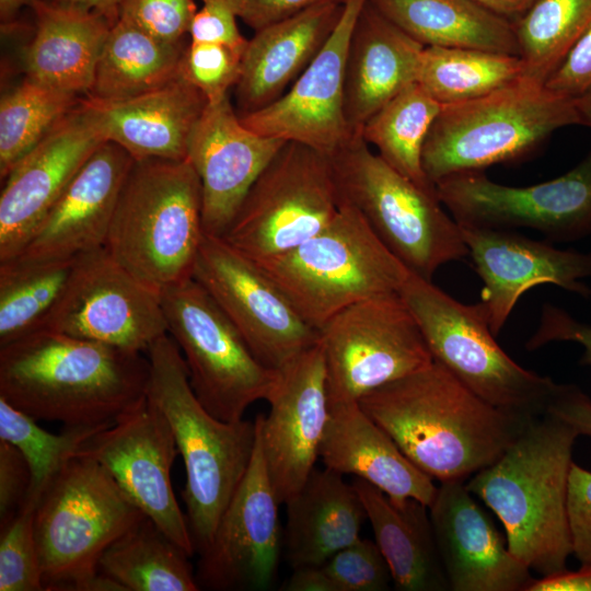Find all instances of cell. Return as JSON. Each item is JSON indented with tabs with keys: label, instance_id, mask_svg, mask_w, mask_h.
<instances>
[{
	"label": "cell",
	"instance_id": "6da1fadb",
	"mask_svg": "<svg viewBox=\"0 0 591 591\" xmlns=\"http://www.w3.org/2000/svg\"><path fill=\"white\" fill-rule=\"evenodd\" d=\"M358 403L418 468L440 483L465 482L493 464L534 419L488 404L436 360Z\"/></svg>",
	"mask_w": 591,
	"mask_h": 591
},
{
	"label": "cell",
	"instance_id": "7a4b0ae2",
	"mask_svg": "<svg viewBox=\"0 0 591 591\" xmlns=\"http://www.w3.org/2000/svg\"><path fill=\"white\" fill-rule=\"evenodd\" d=\"M148 357L48 328L0 347V397L36 420L108 427L146 396Z\"/></svg>",
	"mask_w": 591,
	"mask_h": 591
},
{
	"label": "cell",
	"instance_id": "3957f363",
	"mask_svg": "<svg viewBox=\"0 0 591 591\" xmlns=\"http://www.w3.org/2000/svg\"><path fill=\"white\" fill-rule=\"evenodd\" d=\"M578 436L545 413L499 459L465 482L502 523L511 554L541 577L566 570L572 554L567 498Z\"/></svg>",
	"mask_w": 591,
	"mask_h": 591
},
{
	"label": "cell",
	"instance_id": "277c9868",
	"mask_svg": "<svg viewBox=\"0 0 591 591\" xmlns=\"http://www.w3.org/2000/svg\"><path fill=\"white\" fill-rule=\"evenodd\" d=\"M147 357V397L165 416L183 457L182 497L195 551L200 554L248 470L256 421H223L210 414L195 395L182 352L169 334L149 348Z\"/></svg>",
	"mask_w": 591,
	"mask_h": 591
},
{
	"label": "cell",
	"instance_id": "5b68a950",
	"mask_svg": "<svg viewBox=\"0 0 591 591\" xmlns=\"http://www.w3.org/2000/svg\"><path fill=\"white\" fill-rule=\"evenodd\" d=\"M204 234L201 183L189 160L135 161L105 244L113 258L160 292L192 277Z\"/></svg>",
	"mask_w": 591,
	"mask_h": 591
},
{
	"label": "cell",
	"instance_id": "8992f818",
	"mask_svg": "<svg viewBox=\"0 0 591 591\" xmlns=\"http://www.w3.org/2000/svg\"><path fill=\"white\" fill-rule=\"evenodd\" d=\"M144 514L96 460L78 455L61 470L34 512L44 589L125 591L99 571L103 552Z\"/></svg>",
	"mask_w": 591,
	"mask_h": 591
},
{
	"label": "cell",
	"instance_id": "52a82bcc",
	"mask_svg": "<svg viewBox=\"0 0 591 591\" xmlns=\"http://www.w3.org/2000/svg\"><path fill=\"white\" fill-rule=\"evenodd\" d=\"M571 125H580L575 100L521 77L484 96L442 105L424 144V172L436 185L454 174L518 162Z\"/></svg>",
	"mask_w": 591,
	"mask_h": 591
},
{
	"label": "cell",
	"instance_id": "ba28073f",
	"mask_svg": "<svg viewBox=\"0 0 591 591\" xmlns=\"http://www.w3.org/2000/svg\"><path fill=\"white\" fill-rule=\"evenodd\" d=\"M328 157L339 202L356 208L410 273L431 280L442 265L468 256L461 227L437 193L391 167L360 134Z\"/></svg>",
	"mask_w": 591,
	"mask_h": 591
},
{
	"label": "cell",
	"instance_id": "9c48e42d",
	"mask_svg": "<svg viewBox=\"0 0 591 591\" xmlns=\"http://www.w3.org/2000/svg\"><path fill=\"white\" fill-rule=\"evenodd\" d=\"M254 263L316 331L354 303L398 292L409 274L346 202H339L336 217L315 236L286 254Z\"/></svg>",
	"mask_w": 591,
	"mask_h": 591
},
{
	"label": "cell",
	"instance_id": "30bf717a",
	"mask_svg": "<svg viewBox=\"0 0 591 591\" xmlns=\"http://www.w3.org/2000/svg\"><path fill=\"white\" fill-rule=\"evenodd\" d=\"M398 293L413 313L433 360L488 404L536 418L556 382L518 364L498 345L480 303H462L409 271Z\"/></svg>",
	"mask_w": 591,
	"mask_h": 591
},
{
	"label": "cell",
	"instance_id": "8fae6325",
	"mask_svg": "<svg viewBox=\"0 0 591 591\" xmlns=\"http://www.w3.org/2000/svg\"><path fill=\"white\" fill-rule=\"evenodd\" d=\"M160 297L167 334L182 352L195 395L210 414L237 421L253 403L268 399L278 371L254 356L193 277L165 287Z\"/></svg>",
	"mask_w": 591,
	"mask_h": 591
},
{
	"label": "cell",
	"instance_id": "7c38bea8",
	"mask_svg": "<svg viewBox=\"0 0 591 591\" xmlns=\"http://www.w3.org/2000/svg\"><path fill=\"white\" fill-rule=\"evenodd\" d=\"M338 210L329 157L287 141L254 182L221 239L251 260L263 262L315 236Z\"/></svg>",
	"mask_w": 591,
	"mask_h": 591
},
{
	"label": "cell",
	"instance_id": "4fadbf2b",
	"mask_svg": "<svg viewBox=\"0 0 591 591\" xmlns=\"http://www.w3.org/2000/svg\"><path fill=\"white\" fill-rule=\"evenodd\" d=\"M328 405L358 402L369 392L433 361L398 292L354 303L318 331Z\"/></svg>",
	"mask_w": 591,
	"mask_h": 591
},
{
	"label": "cell",
	"instance_id": "5bb4252c",
	"mask_svg": "<svg viewBox=\"0 0 591 591\" xmlns=\"http://www.w3.org/2000/svg\"><path fill=\"white\" fill-rule=\"evenodd\" d=\"M434 186L461 225L528 228L561 242L591 233V150L565 174L530 186L502 185L482 171L454 174Z\"/></svg>",
	"mask_w": 591,
	"mask_h": 591
},
{
	"label": "cell",
	"instance_id": "9a60e30c",
	"mask_svg": "<svg viewBox=\"0 0 591 591\" xmlns=\"http://www.w3.org/2000/svg\"><path fill=\"white\" fill-rule=\"evenodd\" d=\"M43 328L141 354L167 334L160 292L134 277L105 247L78 256Z\"/></svg>",
	"mask_w": 591,
	"mask_h": 591
},
{
	"label": "cell",
	"instance_id": "2e32d148",
	"mask_svg": "<svg viewBox=\"0 0 591 591\" xmlns=\"http://www.w3.org/2000/svg\"><path fill=\"white\" fill-rule=\"evenodd\" d=\"M192 277L265 367L279 370L318 341L275 282L221 237L204 234Z\"/></svg>",
	"mask_w": 591,
	"mask_h": 591
},
{
	"label": "cell",
	"instance_id": "e0dca14e",
	"mask_svg": "<svg viewBox=\"0 0 591 591\" xmlns=\"http://www.w3.org/2000/svg\"><path fill=\"white\" fill-rule=\"evenodd\" d=\"M177 452L170 424L146 396L96 432L79 455L101 463L141 512L192 556L194 542L171 480Z\"/></svg>",
	"mask_w": 591,
	"mask_h": 591
},
{
	"label": "cell",
	"instance_id": "ac0fdd59",
	"mask_svg": "<svg viewBox=\"0 0 591 591\" xmlns=\"http://www.w3.org/2000/svg\"><path fill=\"white\" fill-rule=\"evenodd\" d=\"M279 505L257 437L248 470L199 554L195 577L200 589L262 591L273 587L282 554Z\"/></svg>",
	"mask_w": 591,
	"mask_h": 591
},
{
	"label": "cell",
	"instance_id": "d6986e66",
	"mask_svg": "<svg viewBox=\"0 0 591 591\" xmlns=\"http://www.w3.org/2000/svg\"><path fill=\"white\" fill-rule=\"evenodd\" d=\"M277 371L269 413L255 421L269 482L279 503H286L315 468L329 415L320 341Z\"/></svg>",
	"mask_w": 591,
	"mask_h": 591
},
{
	"label": "cell",
	"instance_id": "ffe728a7",
	"mask_svg": "<svg viewBox=\"0 0 591 591\" xmlns=\"http://www.w3.org/2000/svg\"><path fill=\"white\" fill-rule=\"evenodd\" d=\"M367 0H346L338 23L311 63L277 101L241 116L252 131L332 155L351 136L344 114L345 65L356 20Z\"/></svg>",
	"mask_w": 591,
	"mask_h": 591
},
{
	"label": "cell",
	"instance_id": "44dd1931",
	"mask_svg": "<svg viewBox=\"0 0 591 591\" xmlns=\"http://www.w3.org/2000/svg\"><path fill=\"white\" fill-rule=\"evenodd\" d=\"M468 256L484 287L480 305L497 336L520 297L531 288L552 283L583 298L591 289V253L560 250L511 230L461 225Z\"/></svg>",
	"mask_w": 591,
	"mask_h": 591
},
{
	"label": "cell",
	"instance_id": "7402d4cb",
	"mask_svg": "<svg viewBox=\"0 0 591 591\" xmlns=\"http://www.w3.org/2000/svg\"><path fill=\"white\" fill-rule=\"evenodd\" d=\"M103 142L81 102L14 165L3 179L0 195V263L22 253L77 172Z\"/></svg>",
	"mask_w": 591,
	"mask_h": 591
},
{
	"label": "cell",
	"instance_id": "603a6c76",
	"mask_svg": "<svg viewBox=\"0 0 591 591\" xmlns=\"http://www.w3.org/2000/svg\"><path fill=\"white\" fill-rule=\"evenodd\" d=\"M287 141L245 127L229 95L208 103L187 143L202 189V228L222 237L248 190Z\"/></svg>",
	"mask_w": 591,
	"mask_h": 591
},
{
	"label": "cell",
	"instance_id": "cb8c5ba5",
	"mask_svg": "<svg viewBox=\"0 0 591 591\" xmlns=\"http://www.w3.org/2000/svg\"><path fill=\"white\" fill-rule=\"evenodd\" d=\"M429 512L450 590L525 591L530 568L511 554L464 480L440 483Z\"/></svg>",
	"mask_w": 591,
	"mask_h": 591
},
{
	"label": "cell",
	"instance_id": "d4e9b609",
	"mask_svg": "<svg viewBox=\"0 0 591 591\" xmlns=\"http://www.w3.org/2000/svg\"><path fill=\"white\" fill-rule=\"evenodd\" d=\"M134 162L120 146L103 142L14 259L63 260L105 247L116 204Z\"/></svg>",
	"mask_w": 591,
	"mask_h": 591
},
{
	"label": "cell",
	"instance_id": "484cf974",
	"mask_svg": "<svg viewBox=\"0 0 591 591\" xmlns=\"http://www.w3.org/2000/svg\"><path fill=\"white\" fill-rule=\"evenodd\" d=\"M207 104L182 71L165 85L131 99L82 101L100 137L120 146L135 161L186 159L189 136Z\"/></svg>",
	"mask_w": 591,
	"mask_h": 591
},
{
	"label": "cell",
	"instance_id": "4316f807",
	"mask_svg": "<svg viewBox=\"0 0 591 591\" xmlns=\"http://www.w3.org/2000/svg\"><path fill=\"white\" fill-rule=\"evenodd\" d=\"M425 47L367 0L354 25L345 65L344 114L352 135L417 82Z\"/></svg>",
	"mask_w": 591,
	"mask_h": 591
},
{
	"label": "cell",
	"instance_id": "83f0119b",
	"mask_svg": "<svg viewBox=\"0 0 591 591\" xmlns=\"http://www.w3.org/2000/svg\"><path fill=\"white\" fill-rule=\"evenodd\" d=\"M344 4L312 7L255 32L234 85L239 116L277 101L315 58L338 23Z\"/></svg>",
	"mask_w": 591,
	"mask_h": 591
},
{
	"label": "cell",
	"instance_id": "f1b7e54d",
	"mask_svg": "<svg viewBox=\"0 0 591 591\" xmlns=\"http://www.w3.org/2000/svg\"><path fill=\"white\" fill-rule=\"evenodd\" d=\"M328 407L320 445V457L326 468L343 476L355 475L393 500L413 498L431 506L438 490L433 478L402 452L358 402Z\"/></svg>",
	"mask_w": 591,
	"mask_h": 591
},
{
	"label": "cell",
	"instance_id": "f546056e",
	"mask_svg": "<svg viewBox=\"0 0 591 591\" xmlns=\"http://www.w3.org/2000/svg\"><path fill=\"white\" fill-rule=\"evenodd\" d=\"M35 33L25 47L26 78L57 90L89 95L111 23L93 11L34 0Z\"/></svg>",
	"mask_w": 591,
	"mask_h": 591
},
{
	"label": "cell",
	"instance_id": "4dcf8cb0",
	"mask_svg": "<svg viewBox=\"0 0 591 591\" xmlns=\"http://www.w3.org/2000/svg\"><path fill=\"white\" fill-rule=\"evenodd\" d=\"M282 554L292 569L316 566L360 537L363 505L352 484L332 470L314 468L286 503Z\"/></svg>",
	"mask_w": 591,
	"mask_h": 591
},
{
	"label": "cell",
	"instance_id": "1f68e13d",
	"mask_svg": "<svg viewBox=\"0 0 591 591\" xmlns=\"http://www.w3.org/2000/svg\"><path fill=\"white\" fill-rule=\"evenodd\" d=\"M351 484L363 505L374 542L387 563L395 589L450 590L429 507L413 498L393 500L357 477Z\"/></svg>",
	"mask_w": 591,
	"mask_h": 591
},
{
	"label": "cell",
	"instance_id": "d6a6232c",
	"mask_svg": "<svg viewBox=\"0 0 591 591\" xmlns=\"http://www.w3.org/2000/svg\"><path fill=\"white\" fill-rule=\"evenodd\" d=\"M426 47L473 48L519 56L513 22L475 0H368Z\"/></svg>",
	"mask_w": 591,
	"mask_h": 591
},
{
	"label": "cell",
	"instance_id": "836d02e7",
	"mask_svg": "<svg viewBox=\"0 0 591 591\" xmlns=\"http://www.w3.org/2000/svg\"><path fill=\"white\" fill-rule=\"evenodd\" d=\"M187 45L161 40L127 21L111 27L88 96L99 101L131 99L181 74Z\"/></svg>",
	"mask_w": 591,
	"mask_h": 591
},
{
	"label": "cell",
	"instance_id": "e575fe53",
	"mask_svg": "<svg viewBox=\"0 0 591 591\" xmlns=\"http://www.w3.org/2000/svg\"><path fill=\"white\" fill-rule=\"evenodd\" d=\"M188 557L144 515L103 552L97 568L125 591H197Z\"/></svg>",
	"mask_w": 591,
	"mask_h": 591
},
{
	"label": "cell",
	"instance_id": "d590c367",
	"mask_svg": "<svg viewBox=\"0 0 591 591\" xmlns=\"http://www.w3.org/2000/svg\"><path fill=\"white\" fill-rule=\"evenodd\" d=\"M441 107L414 82L373 114L359 134L391 167L421 188L436 192L424 172L422 150Z\"/></svg>",
	"mask_w": 591,
	"mask_h": 591
},
{
	"label": "cell",
	"instance_id": "8d00e7d4",
	"mask_svg": "<svg viewBox=\"0 0 591 591\" xmlns=\"http://www.w3.org/2000/svg\"><path fill=\"white\" fill-rule=\"evenodd\" d=\"M523 76L520 56L496 51L425 47L417 82L441 105L477 99Z\"/></svg>",
	"mask_w": 591,
	"mask_h": 591
},
{
	"label": "cell",
	"instance_id": "74e56055",
	"mask_svg": "<svg viewBox=\"0 0 591 591\" xmlns=\"http://www.w3.org/2000/svg\"><path fill=\"white\" fill-rule=\"evenodd\" d=\"M77 258L0 263V347L43 328L67 288Z\"/></svg>",
	"mask_w": 591,
	"mask_h": 591
},
{
	"label": "cell",
	"instance_id": "f35d334b",
	"mask_svg": "<svg viewBox=\"0 0 591 591\" xmlns=\"http://www.w3.org/2000/svg\"><path fill=\"white\" fill-rule=\"evenodd\" d=\"M591 24V0H535L513 22L523 78L544 84Z\"/></svg>",
	"mask_w": 591,
	"mask_h": 591
},
{
	"label": "cell",
	"instance_id": "ab89813d",
	"mask_svg": "<svg viewBox=\"0 0 591 591\" xmlns=\"http://www.w3.org/2000/svg\"><path fill=\"white\" fill-rule=\"evenodd\" d=\"M84 97L27 78L0 101V177L34 149Z\"/></svg>",
	"mask_w": 591,
	"mask_h": 591
},
{
	"label": "cell",
	"instance_id": "60d3db41",
	"mask_svg": "<svg viewBox=\"0 0 591 591\" xmlns=\"http://www.w3.org/2000/svg\"><path fill=\"white\" fill-rule=\"evenodd\" d=\"M104 428L65 427L60 433H51L39 427L35 418L0 397V440L20 451L31 475L28 491L21 509L35 510L61 470Z\"/></svg>",
	"mask_w": 591,
	"mask_h": 591
},
{
	"label": "cell",
	"instance_id": "b9f144b4",
	"mask_svg": "<svg viewBox=\"0 0 591 591\" xmlns=\"http://www.w3.org/2000/svg\"><path fill=\"white\" fill-rule=\"evenodd\" d=\"M35 510L21 509L1 526L0 591H43L34 535Z\"/></svg>",
	"mask_w": 591,
	"mask_h": 591
},
{
	"label": "cell",
	"instance_id": "7bdbcfd3",
	"mask_svg": "<svg viewBox=\"0 0 591 591\" xmlns=\"http://www.w3.org/2000/svg\"><path fill=\"white\" fill-rule=\"evenodd\" d=\"M243 53L215 43L189 42L182 60V74L196 86L208 103L229 95L236 84Z\"/></svg>",
	"mask_w": 591,
	"mask_h": 591
},
{
	"label": "cell",
	"instance_id": "ee69618b",
	"mask_svg": "<svg viewBox=\"0 0 591 591\" xmlns=\"http://www.w3.org/2000/svg\"><path fill=\"white\" fill-rule=\"evenodd\" d=\"M323 569L336 591H384L390 588V568L375 542L359 537L325 563Z\"/></svg>",
	"mask_w": 591,
	"mask_h": 591
},
{
	"label": "cell",
	"instance_id": "f6af8a7d",
	"mask_svg": "<svg viewBox=\"0 0 591 591\" xmlns=\"http://www.w3.org/2000/svg\"><path fill=\"white\" fill-rule=\"evenodd\" d=\"M197 10L194 0H120L119 19L161 40L178 43Z\"/></svg>",
	"mask_w": 591,
	"mask_h": 591
},
{
	"label": "cell",
	"instance_id": "bcb514c9",
	"mask_svg": "<svg viewBox=\"0 0 591 591\" xmlns=\"http://www.w3.org/2000/svg\"><path fill=\"white\" fill-rule=\"evenodd\" d=\"M189 26L192 42L215 43L244 53L248 39L239 30L236 0H200Z\"/></svg>",
	"mask_w": 591,
	"mask_h": 591
},
{
	"label": "cell",
	"instance_id": "7dc6e473",
	"mask_svg": "<svg viewBox=\"0 0 591 591\" xmlns=\"http://www.w3.org/2000/svg\"><path fill=\"white\" fill-rule=\"evenodd\" d=\"M572 554L582 564H591V472L572 463L567 498Z\"/></svg>",
	"mask_w": 591,
	"mask_h": 591
},
{
	"label": "cell",
	"instance_id": "c3c4849f",
	"mask_svg": "<svg viewBox=\"0 0 591 591\" xmlns=\"http://www.w3.org/2000/svg\"><path fill=\"white\" fill-rule=\"evenodd\" d=\"M555 341L581 345L583 354L580 363L591 366V325L578 321L559 306L544 304L537 328L525 347L528 350H535Z\"/></svg>",
	"mask_w": 591,
	"mask_h": 591
},
{
	"label": "cell",
	"instance_id": "681fc988",
	"mask_svg": "<svg viewBox=\"0 0 591 591\" xmlns=\"http://www.w3.org/2000/svg\"><path fill=\"white\" fill-rule=\"evenodd\" d=\"M544 85L575 101L591 95V24Z\"/></svg>",
	"mask_w": 591,
	"mask_h": 591
},
{
	"label": "cell",
	"instance_id": "f907efd6",
	"mask_svg": "<svg viewBox=\"0 0 591 591\" xmlns=\"http://www.w3.org/2000/svg\"><path fill=\"white\" fill-rule=\"evenodd\" d=\"M31 482L30 470L20 451L0 440V525L8 523L24 505Z\"/></svg>",
	"mask_w": 591,
	"mask_h": 591
},
{
	"label": "cell",
	"instance_id": "816d5d0a",
	"mask_svg": "<svg viewBox=\"0 0 591 591\" xmlns=\"http://www.w3.org/2000/svg\"><path fill=\"white\" fill-rule=\"evenodd\" d=\"M346 0H236L237 16L255 32L312 7Z\"/></svg>",
	"mask_w": 591,
	"mask_h": 591
},
{
	"label": "cell",
	"instance_id": "f5cc1de1",
	"mask_svg": "<svg viewBox=\"0 0 591 591\" xmlns=\"http://www.w3.org/2000/svg\"><path fill=\"white\" fill-rule=\"evenodd\" d=\"M546 413L591 438V398L577 385L556 383Z\"/></svg>",
	"mask_w": 591,
	"mask_h": 591
},
{
	"label": "cell",
	"instance_id": "db71d44e",
	"mask_svg": "<svg viewBox=\"0 0 591 591\" xmlns=\"http://www.w3.org/2000/svg\"><path fill=\"white\" fill-rule=\"evenodd\" d=\"M525 591H591V564L576 571L568 569L540 579H533Z\"/></svg>",
	"mask_w": 591,
	"mask_h": 591
},
{
	"label": "cell",
	"instance_id": "11a10c76",
	"mask_svg": "<svg viewBox=\"0 0 591 591\" xmlns=\"http://www.w3.org/2000/svg\"><path fill=\"white\" fill-rule=\"evenodd\" d=\"M282 591H336L331 578L322 565L303 566L293 569L290 578L285 582Z\"/></svg>",
	"mask_w": 591,
	"mask_h": 591
},
{
	"label": "cell",
	"instance_id": "9f6ffc18",
	"mask_svg": "<svg viewBox=\"0 0 591 591\" xmlns=\"http://www.w3.org/2000/svg\"><path fill=\"white\" fill-rule=\"evenodd\" d=\"M48 2L93 11L104 16L113 26L119 19L120 0H46Z\"/></svg>",
	"mask_w": 591,
	"mask_h": 591
},
{
	"label": "cell",
	"instance_id": "6f0895ef",
	"mask_svg": "<svg viewBox=\"0 0 591 591\" xmlns=\"http://www.w3.org/2000/svg\"><path fill=\"white\" fill-rule=\"evenodd\" d=\"M514 22L535 0H475Z\"/></svg>",
	"mask_w": 591,
	"mask_h": 591
},
{
	"label": "cell",
	"instance_id": "680465c9",
	"mask_svg": "<svg viewBox=\"0 0 591 591\" xmlns=\"http://www.w3.org/2000/svg\"><path fill=\"white\" fill-rule=\"evenodd\" d=\"M34 0H0L1 25H11L24 7H31Z\"/></svg>",
	"mask_w": 591,
	"mask_h": 591
},
{
	"label": "cell",
	"instance_id": "91938a15",
	"mask_svg": "<svg viewBox=\"0 0 591 591\" xmlns=\"http://www.w3.org/2000/svg\"><path fill=\"white\" fill-rule=\"evenodd\" d=\"M580 125L591 128V95L576 100Z\"/></svg>",
	"mask_w": 591,
	"mask_h": 591
}]
</instances>
